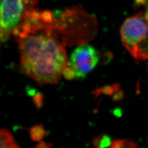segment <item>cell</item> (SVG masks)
Returning <instances> with one entry per match:
<instances>
[{
	"label": "cell",
	"mask_w": 148,
	"mask_h": 148,
	"mask_svg": "<svg viewBox=\"0 0 148 148\" xmlns=\"http://www.w3.org/2000/svg\"><path fill=\"white\" fill-rule=\"evenodd\" d=\"M49 11L32 9L13 32L19 44L23 72L38 83L58 84L69 61Z\"/></svg>",
	"instance_id": "obj_1"
},
{
	"label": "cell",
	"mask_w": 148,
	"mask_h": 148,
	"mask_svg": "<svg viewBox=\"0 0 148 148\" xmlns=\"http://www.w3.org/2000/svg\"><path fill=\"white\" fill-rule=\"evenodd\" d=\"M37 0H0V41H5L23 21Z\"/></svg>",
	"instance_id": "obj_2"
},
{
	"label": "cell",
	"mask_w": 148,
	"mask_h": 148,
	"mask_svg": "<svg viewBox=\"0 0 148 148\" xmlns=\"http://www.w3.org/2000/svg\"><path fill=\"white\" fill-rule=\"evenodd\" d=\"M99 60V56L95 48L89 44L82 43L71 54L68 66L74 73L75 79H83L95 68Z\"/></svg>",
	"instance_id": "obj_3"
},
{
	"label": "cell",
	"mask_w": 148,
	"mask_h": 148,
	"mask_svg": "<svg viewBox=\"0 0 148 148\" xmlns=\"http://www.w3.org/2000/svg\"><path fill=\"white\" fill-rule=\"evenodd\" d=\"M148 22L144 13H139L127 18L120 30L122 42L130 53L147 36Z\"/></svg>",
	"instance_id": "obj_4"
},
{
	"label": "cell",
	"mask_w": 148,
	"mask_h": 148,
	"mask_svg": "<svg viewBox=\"0 0 148 148\" xmlns=\"http://www.w3.org/2000/svg\"><path fill=\"white\" fill-rule=\"evenodd\" d=\"M144 15L148 22V7L144 13ZM130 54L133 58L138 60L148 59V32L143 41L138 45Z\"/></svg>",
	"instance_id": "obj_5"
},
{
	"label": "cell",
	"mask_w": 148,
	"mask_h": 148,
	"mask_svg": "<svg viewBox=\"0 0 148 148\" xmlns=\"http://www.w3.org/2000/svg\"><path fill=\"white\" fill-rule=\"evenodd\" d=\"M19 147L11 133L5 129H0V148Z\"/></svg>",
	"instance_id": "obj_6"
},
{
	"label": "cell",
	"mask_w": 148,
	"mask_h": 148,
	"mask_svg": "<svg viewBox=\"0 0 148 148\" xmlns=\"http://www.w3.org/2000/svg\"><path fill=\"white\" fill-rule=\"evenodd\" d=\"M45 129L42 125H36L31 128L30 134L33 141L38 142L42 140L45 136Z\"/></svg>",
	"instance_id": "obj_7"
},
{
	"label": "cell",
	"mask_w": 148,
	"mask_h": 148,
	"mask_svg": "<svg viewBox=\"0 0 148 148\" xmlns=\"http://www.w3.org/2000/svg\"><path fill=\"white\" fill-rule=\"evenodd\" d=\"M36 147H39V148H48L50 147L49 143H46L44 142H42L41 143H39V144L36 146Z\"/></svg>",
	"instance_id": "obj_8"
}]
</instances>
